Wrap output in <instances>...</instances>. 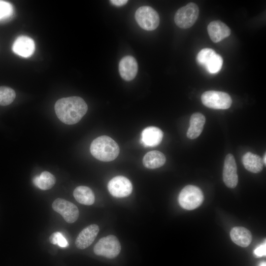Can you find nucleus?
I'll return each mask as SVG.
<instances>
[{"label": "nucleus", "instance_id": "obj_1", "mask_svg": "<svg viewBox=\"0 0 266 266\" xmlns=\"http://www.w3.org/2000/svg\"><path fill=\"white\" fill-rule=\"evenodd\" d=\"M54 108L57 117L61 122L73 125L78 123L86 113L88 106L81 98L72 96L58 100Z\"/></svg>", "mask_w": 266, "mask_h": 266}, {"label": "nucleus", "instance_id": "obj_2", "mask_svg": "<svg viewBox=\"0 0 266 266\" xmlns=\"http://www.w3.org/2000/svg\"><path fill=\"white\" fill-rule=\"evenodd\" d=\"M90 152L96 159L103 162H109L117 157L120 149L113 139L106 135H102L92 142Z\"/></svg>", "mask_w": 266, "mask_h": 266}, {"label": "nucleus", "instance_id": "obj_3", "mask_svg": "<svg viewBox=\"0 0 266 266\" xmlns=\"http://www.w3.org/2000/svg\"><path fill=\"white\" fill-rule=\"evenodd\" d=\"M204 200L201 190L194 185H187L180 192L178 197L180 205L187 210H193L200 206Z\"/></svg>", "mask_w": 266, "mask_h": 266}, {"label": "nucleus", "instance_id": "obj_4", "mask_svg": "<svg viewBox=\"0 0 266 266\" xmlns=\"http://www.w3.org/2000/svg\"><path fill=\"white\" fill-rule=\"evenodd\" d=\"M118 239L114 235H109L100 238L94 247L95 254L109 259L116 257L121 251Z\"/></svg>", "mask_w": 266, "mask_h": 266}, {"label": "nucleus", "instance_id": "obj_5", "mask_svg": "<svg viewBox=\"0 0 266 266\" xmlns=\"http://www.w3.org/2000/svg\"><path fill=\"white\" fill-rule=\"evenodd\" d=\"M201 100L205 106L215 109H227L232 103V100L228 94L217 91L204 92L201 95Z\"/></svg>", "mask_w": 266, "mask_h": 266}, {"label": "nucleus", "instance_id": "obj_6", "mask_svg": "<svg viewBox=\"0 0 266 266\" xmlns=\"http://www.w3.org/2000/svg\"><path fill=\"white\" fill-rule=\"evenodd\" d=\"M199 14V8L194 2H190L179 8L174 16V22L180 28L188 29L197 21Z\"/></svg>", "mask_w": 266, "mask_h": 266}, {"label": "nucleus", "instance_id": "obj_7", "mask_svg": "<svg viewBox=\"0 0 266 266\" xmlns=\"http://www.w3.org/2000/svg\"><path fill=\"white\" fill-rule=\"evenodd\" d=\"M134 17L139 26L146 31L154 30L159 25L160 18L158 13L149 6L139 7L135 13Z\"/></svg>", "mask_w": 266, "mask_h": 266}, {"label": "nucleus", "instance_id": "obj_8", "mask_svg": "<svg viewBox=\"0 0 266 266\" xmlns=\"http://www.w3.org/2000/svg\"><path fill=\"white\" fill-rule=\"evenodd\" d=\"M54 211L60 214L68 223L75 222L79 217V210L72 202L63 199L58 198L52 203Z\"/></svg>", "mask_w": 266, "mask_h": 266}, {"label": "nucleus", "instance_id": "obj_9", "mask_svg": "<svg viewBox=\"0 0 266 266\" xmlns=\"http://www.w3.org/2000/svg\"><path fill=\"white\" fill-rule=\"evenodd\" d=\"M107 188L110 194L116 198L126 197L133 191L132 183L123 176H117L112 178L108 183Z\"/></svg>", "mask_w": 266, "mask_h": 266}, {"label": "nucleus", "instance_id": "obj_10", "mask_svg": "<svg viewBox=\"0 0 266 266\" xmlns=\"http://www.w3.org/2000/svg\"><path fill=\"white\" fill-rule=\"evenodd\" d=\"M223 179L225 185L229 188H235L237 184L236 164L233 156L231 154H228L225 158Z\"/></svg>", "mask_w": 266, "mask_h": 266}, {"label": "nucleus", "instance_id": "obj_11", "mask_svg": "<svg viewBox=\"0 0 266 266\" xmlns=\"http://www.w3.org/2000/svg\"><path fill=\"white\" fill-rule=\"evenodd\" d=\"M100 231L96 224H91L83 229L78 235L75 242L77 248L84 249L91 245Z\"/></svg>", "mask_w": 266, "mask_h": 266}, {"label": "nucleus", "instance_id": "obj_12", "mask_svg": "<svg viewBox=\"0 0 266 266\" xmlns=\"http://www.w3.org/2000/svg\"><path fill=\"white\" fill-rule=\"evenodd\" d=\"M138 70L137 63L135 58L131 56L123 57L119 64V71L121 77L126 80L134 79Z\"/></svg>", "mask_w": 266, "mask_h": 266}, {"label": "nucleus", "instance_id": "obj_13", "mask_svg": "<svg viewBox=\"0 0 266 266\" xmlns=\"http://www.w3.org/2000/svg\"><path fill=\"white\" fill-rule=\"evenodd\" d=\"M35 45L32 38L25 35L18 37L12 46V50L16 54L27 58L34 52Z\"/></svg>", "mask_w": 266, "mask_h": 266}, {"label": "nucleus", "instance_id": "obj_14", "mask_svg": "<svg viewBox=\"0 0 266 266\" xmlns=\"http://www.w3.org/2000/svg\"><path fill=\"white\" fill-rule=\"evenodd\" d=\"M207 31L211 40L215 43L221 41L231 33L230 28L219 20L211 22L207 26Z\"/></svg>", "mask_w": 266, "mask_h": 266}, {"label": "nucleus", "instance_id": "obj_15", "mask_svg": "<svg viewBox=\"0 0 266 266\" xmlns=\"http://www.w3.org/2000/svg\"><path fill=\"white\" fill-rule=\"evenodd\" d=\"M162 131L158 127L150 126L145 128L141 134V142L145 147H155L162 141Z\"/></svg>", "mask_w": 266, "mask_h": 266}, {"label": "nucleus", "instance_id": "obj_16", "mask_svg": "<svg viewBox=\"0 0 266 266\" xmlns=\"http://www.w3.org/2000/svg\"><path fill=\"white\" fill-rule=\"evenodd\" d=\"M205 123L204 116L199 112L193 113L190 120L187 136L191 139L197 138L201 133Z\"/></svg>", "mask_w": 266, "mask_h": 266}, {"label": "nucleus", "instance_id": "obj_17", "mask_svg": "<svg viewBox=\"0 0 266 266\" xmlns=\"http://www.w3.org/2000/svg\"><path fill=\"white\" fill-rule=\"evenodd\" d=\"M230 236L233 242L243 247L249 245L252 239L251 232L242 227L233 228L230 232Z\"/></svg>", "mask_w": 266, "mask_h": 266}, {"label": "nucleus", "instance_id": "obj_18", "mask_svg": "<svg viewBox=\"0 0 266 266\" xmlns=\"http://www.w3.org/2000/svg\"><path fill=\"white\" fill-rule=\"evenodd\" d=\"M242 162L245 168L253 173L261 172L264 165L262 158L250 152L243 155Z\"/></svg>", "mask_w": 266, "mask_h": 266}, {"label": "nucleus", "instance_id": "obj_19", "mask_svg": "<svg viewBox=\"0 0 266 266\" xmlns=\"http://www.w3.org/2000/svg\"><path fill=\"white\" fill-rule=\"evenodd\" d=\"M166 160V157L163 153L154 150L148 152L145 155L142 162L146 168L155 169L163 166Z\"/></svg>", "mask_w": 266, "mask_h": 266}, {"label": "nucleus", "instance_id": "obj_20", "mask_svg": "<svg viewBox=\"0 0 266 266\" xmlns=\"http://www.w3.org/2000/svg\"><path fill=\"white\" fill-rule=\"evenodd\" d=\"M73 194L75 199L81 204L90 205L95 202V195L88 187L78 186L74 189Z\"/></svg>", "mask_w": 266, "mask_h": 266}, {"label": "nucleus", "instance_id": "obj_21", "mask_svg": "<svg viewBox=\"0 0 266 266\" xmlns=\"http://www.w3.org/2000/svg\"><path fill=\"white\" fill-rule=\"evenodd\" d=\"M56 178L50 172L44 171L33 179L34 185L41 190H47L52 188L56 183Z\"/></svg>", "mask_w": 266, "mask_h": 266}, {"label": "nucleus", "instance_id": "obj_22", "mask_svg": "<svg viewBox=\"0 0 266 266\" xmlns=\"http://www.w3.org/2000/svg\"><path fill=\"white\" fill-rule=\"evenodd\" d=\"M16 97L15 91L7 86H0V105L6 106L11 103Z\"/></svg>", "mask_w": 266, "mask_h": 266}, {"label": "nucleus", "instance_id": "obj_23", "mask_svg": "<svg viewBox=\"0 0 266 266\" xmlns=\"http://www.w3.org/2000/svg\"><path fill=\"white\" fill-rule=\"evenodd\" d=\"M223 60L222 57L217 54H215L205 67L210 73L214 74L219 71L222 67Z\"/></svg>", "mask_w": 266, "mask_h": 266}, {"label": "nucleus", "instance_id": "obj_24", "mask_svg": "<svg viewBox=\"0 0 266 266\" xmlns=\"http://www.w3.org/2000/svg\"><path fill=\"white\" fill-rule=\"evenodd\" d=\"M214 50L210 48H203L197 55L198 63L204 68L211 58L216 54Z\"/></svg>", "mask_w": 266, "mask_h": 266}, {"label": "nucleus", "instance_id": "obj_25", "mask_svg": "<svg viewBox=\"0 0 266 266\" xmlns=\"http://www.w3.org/2000/svg\"><path fill=\"white\" fill-rule=\"evenodd\" d=\"M13 13V7L8 2L0 0V20L9 18Z\"/></svg>", "mask_w": 266, "mask_h": 266}, {"label": "nucleus", "instance_id": "obj_26", "mask_svg": "<svg viewBox=\"0 0 266 266\" xmlns=\"http://www.w3.org/2000/svg\"><path fill=\"white\" fill-rule=\"evenodd\" d=\"M255 255L257 257L265 256L266 255V241L263 244L258 246L254 251Z\"/></svg>", "mask_w": 266, "mask_h": 266}, {"label": "nucleus", "instance_id": "obj_27", "mask_svg": "<svg viewBox=\"0 0 266 266\" xmlns=\"http://www.w3.org/2000/svg\"><path fill=\"white\" fill-rule=\"evenodd\" d=\"M57 244L63 248L67 247L68 245L66 239L64 237L62 233L60 232H58Z\"/></svg>", "mask_w": 266, "mask_h": 266}, {"label": "nucleus", "instance_id": "obj_28", "mask_svg": "<svg viewBox=\"0 0 266 266\" xmlns=\"http://www.w3.org/2000/svg\"><path fill=\"white\" fill-rule=\"evenodd\" d=\"M110 3L117 6H121L125 5L128 2L127 0H111Z\"/></svg>", "mask_w": 266, "mask_h": 266}, {"label": "nucleus", "instance_id": "obj_29", "mask_svg": "<svg viewBox=\"0 0 266 266\" xmlns=\"http://www.w3.org/2000/svg\"><path fill=\"white\" fill-rule=\"evenodd\" d=\"M58 232L53 233L49 237V241L53 244H57Z\"/></svg>", "mask_w": 266, "mask_h": 266}, {"label": "nucleus", "instance_id": "obj_30", "mask_svg": "<svg viewBox=\"0 0 266 266\" xmlns=\"http://www.w3.org/2000/svg\"><path fill=\"white\" fill-rule=\"evenodd\" d=\"M266 153H265V154H264L263 159H263V163H264V164H265V166H266Z\"/></svg>", "mask_w": 266, "mask_h": 266}, {"label": "nucleus", "instance_id": "obj_31", "mask_svg": "<svg viewBox=\"0 0 266 266\" xmlns=\"http://www.w3.org/2000/svg\"><path fill=\"white\" fill-rule=\"evenodd\" d=\"M259 266H266V263L265 262H262L260 264Z\"/></svg>", "mask_w": 266, "mask_h": 266}]
</instances>
